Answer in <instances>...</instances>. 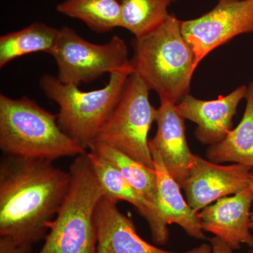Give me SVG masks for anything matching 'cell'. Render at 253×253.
I'll list each match as a JSON object with an SVG mask.
<instances>
[{
    "label": "cell",
    "mask_w": 253,
    "mask_h": 253,
    "mask_svg": "<svg viewBox=\"0 0 253 253\" xmlns=\"http://www.w3.org/2000/svg\"><path fill=\"white\" fill-rule=\"evenodd\" d=\"M56 61L58 80L63 84L79 86L130 67L126 42L114 36L104 44L85 41L73 28H60L59 38L51 54Z\"/></svg>",
    "instance_id": "52a82bcc"
},
{
    "label": "cell",
    "mask_w": 253,
    "mask_h": 253,
    "mask_svg": "<svg viewBox=\"0 0 253 253\" xmlns=\"http://www.w3.org/2000/svg\"><path fill=\"white\" fill-rule=\"evenodd\" d=\"M32 250L18 246L7 238L0 236V253H31Z\"/></svg>",
    "instance_id": "44dd1931"
},
{
    "label": "cell",
    "mask_w": 253,
    "mask_h": 253,
    "mask_svg": "<svg viewBox=\"0 0 253 253\" xmlns=\"http://www.w3.org/2000/svg\"><path fill=\"white\" fill-rule=\"evenodd\" d=\"M160 100L156 119L158 130L149 140V146L159 152L168 172L181 189L196 154L191 152L188 145L185 119L178 112L176 104L169 100Z\"/></svg>",
    "instance_id": "4fadbf2b"
},
{
    "label": "cell",
    "mask_w": 253,
    "mask_h": 253,
    "mask_svg": "<svg viewBox=\"0 0 253 253\" xmlns=\"http://www.w3.org/2000/svg\"><path fill=\"white\" fill-rule=\"evenodd\" d=\"M0 149L4 156L54 161L87 151L63 132L57 115L27 96L0 95Z\"/></svg>",
    "instance_id": "3957f363"
},
{
    "label": "cell",
    "mask_w": 253,
    "mask_h": 253,
    "mask_svg": "<svg viewBox=\"0 0 253 253\" xmlns=\"http://www.w3.org/2000/svg\"><path fill=\"white\" fill-rule=\"evenodd\" d=\"M149 148L157 176L158 208L166 224H177L191 237L206 239L197 213L184 200L180 186L168 172L161 154L155 148Z\"/></svg>",
    "instance_id": "9a60e30c"
},
{
    "label": "cell",
    "mask_w": 253,
    "mask_h": 253,
    "mask_svg": "<svg viewBox=\"0 0 253 253\" xmlns=\"http://www.w3.org/2000/svg\"><path fill=\"white\" fill-rule=\"evenodd\" d=\"M247 91L248 86H240L230 94L210 101L188 94L176 105V109L184 119L197 125L194 132L196 139L212 146L220 142L232 129L233 118Z\"/></svg>",
    "instance_id": "7c38bea8"
},
{
    "label": "cell",
    "mask_w": 253,
    "mask_h": 253,
    "mask_svg": "<svg viewBox=\"0 0 253 253\" xmlns=\"http://www.w3.org/2000/svg\"><path fill=\"white\" fill-rule=\"evenodd\" d=\"M87 154L105 194L118 201H126L132 205L147 221L155 244L160 246L167 244L169 229L160 210L132 187L109 161L92 151Z\"/></svg>",
    "instance_id": "5bb4252c"
},
{
    "label": "cell",
    "mask_w": 253,
    "mask_h": 253,
    "mask_svg": "<svg viewBox=\"0 0 253 253\" xmlns=\"http://www.w3.org/2000/svg\"><path fill=\"white\" fill-rule=\"evenodd\" d=\"M149 91L137 75L131 73L116 109L92 144L109 146L155 169L148 135L157 109L151 104Z\"/></svg>",
    "instance_id": "8992f818"
},
{
    "label": "cell",
    "mask_w": 253,
    "mask_h": 253,
    "mask_svg": "<svg viewBox=\"0 0 253 253\" xmlns=\"http://www.w3.org/2000/svg\"><path fill=\"white\" fill-rule=\"evenodd\" d=\"M118 203L105 194L96 208V253H212V246L208 244L183 253L171 252L150 244L137 234L131 219L119 211Z\"/></svg>",
    "instance_id": "30bf717a"
},
{
    "label": "cell",
    "mask_w": 253,
    "mask_h": 253,
    "mask_svg": "<svg viewBox=\"0 0 253 253\" xmlns=\"http://www.w3.org/2000/svg\"><path fill=\"white\" fill-rule=\"evenodd\" d=\"M69 188L38 253H96V211L105 191L87 152L70 166Z\"/></svg>",
    "instance_id": "277c9868"
},
{
    "label": "cell",
    "mask_w": 253,
    "mask_h": 253,
    "mask_svg": "<svg viewBox=\"0 0 253 253\" xmlns=\"http://www.w3.org/2000/svg\"><path fill=\"white\" fill-rule=\"evenodd\" d=\"M252 168L234 164L221 166L196 155L181 189L195 212L217 200L234 195L250 186Z\"/></svg>",
    "instance_id": "9c48e42d"
},
{
    "label": "cell",
    "mask_w": 253,
    "mask_h": 253,
    "mask_svg": "<svg viewBox=\"0 0 253 253\" xmlns=\"http://www.w3.org/2000/svg\"><path fill=\"white\" fill-rule=\"evenodd\" d=\"M59 33V28L35 22L20 31L4 35L0 38V68L31 53L51 54Z\"/></svg>",
    "instance_id": "e0dca14e"
},
{
    "label": "cell",
    "mask_w": 253,
    "mask_h": 253,
    "mask_svg": "<svg viewBox=\"0 0 253 253\" xmlns=\"http://www.w3.org/2000/svg\"><path fill=\"white\" fill-rule=\"evenodd\" d=\"M132 72L130 66L111 73L104 87L90 91L63 84L49 74L41 78L40 86L46 97L59 106L58 124L63 132L87 151L116 109Z\"/></svg>",
    "instance_id": "5b68a950"
},
{
    "label": "cell",
    "mask_w": 253,
    "mask_h": 253,
    "mask_svg": "<svg viewBox=\"0 0 253 253\" xmlns=\"http://www.w3.org/2000/svg\"><path fill=\"white\" fill-rule=\"evenodd\" d=\"M176 0H120L121 28L140 38L164 23L169 6Z\"/></svg>",
    "instance_id": "ffe728a7"
},
{
    "label": "cell",
    "mask_w": 253,
    "mask_h": 253,
    "mask_svg": "<svg viewBox=\"0 0 253 253\" xmlns=\"http://www.w3.org/2000/svg\"><path fill=\"white\" fill-rule=\"evenodd\" d=\"M70 181L69 172L52 161L4 156L0 163V236L30 249L45 239Z\"/></svg>",
    "instance_id": "6da1fadb"
},
{
    "label": "cell",
    "mask_w": 253,
    "mask_h": 253,
    "mask_svg": "<svg viewBox=\"0 0 253 253\" xmlns=\"http://www.w3.org/2000/svg\"><path fill=\"white\" fill-rule=\"evenodd\" d=\"M253 204L250 186L232 196L217 200L197 213L203 231L219 238L234 251L244 244L253 248L251 232Z\"/></svg>",
    "instance_id": "8fae6325"
},
{
    "label": "cell",
    "mask_w": 253,
    "mask_h": 253,
    "mask_svg": "<svg viewBox=\"0 0 253 253\" xmlns=\"http://www.w3.org/2000/svg\"><path fill=\"white\" fill-rule=\"evenodd\" d=\"M88 150L109 161L132 187L159 209L156 169L147 167L121 151L104 145L92 144Z\"/></svg>",
    "instance_id": "d6986e66"
},
{
    "label": "cell",
    "mask_w": 253,
    "mask_h": 253,
    "mask_svg": "<svg viewBox=\"0 0 253 253\" xmlns=\"http://www.w3.org/2000/svg\"><path fill=\"white\" fill-rule=\"evenodd\" d=\"M56 11L83 21L97 33L121 28L120 0H64L56 6Z\"/></svg>",
    "instance_id": "ac0fdd59"
},
{
    "label": "cell",
    "mask_w": 253,
    "mask_h": 253,
    "mask_svg": "<svg viewBox=\"0 0 253 253\" xmlns=\"http://www.w3.org/2000/svg\"><path fill=\"white\" fill-rule=\"evenodd\" d=\"M209 241L212 246V253H234V250L217 236L211 238Z\"/></svg>",
    "instance_id": "7402d4cb"
},
{
    "label": "cell",
    "mask_w": 253,
    "mask_h": 253,
    "mask_svg": "<svg viewBox=\"0 0 253 253\" xmlns=\"http://www.w3.org/2000/svg\"><path fill=\"white\" fill-rule=\"evenodd\" d=\"M250 187L252 190L253 194V169L251 173V181H250ZM251 229H253V211L251 214Z\"/></svg>",
    "instance_id": "603a6c76"
},
{
    "label": "cell",
    "mask_w": 253,
    "mask_h": 253,
    "mask_svg": "<svg viewBox=\"0 0 253 253\" xmlns=\"http://www.w3.org/2000/svg\"><path fill=\"white\" fill-rule=\"evenodd\" d=\"M246 106L241 122L217 144L210 146L207 158L220 164L234 163L253 169V81L248 86Z\"/></svg>",
    "instance_id": "2e32d148"
},
{
    "label": "cell",
    "mask_w": 253,
    "mask_h": 253,
    "mask_svg": "<svg viewBox=\"0 0 253 253\" xmlns=\"http://www.w3.org/2000/svg\"><path fill=\"white\" fill-rule=\"evenodd\" d=\"M246 253H253V248H251V249H250Z\"/></svg>",
    "instance_id": "d4e9b609"
},
{
    "label": "cell",
    "mask_w": 253,
    "mask_h": 253,
    "mask_svg": "<svg viewBox=\"0 0 253 253\" xmlns=\"http://www.w3.org/2000/svg\"><path fill=\"white\" fill-rule=\"evenodd\" d=\"M181 31L195 55V67L211 51L235 37L253 33V0L218 1L199 18L181 21Z\"/></svg>",
    "instance_id": "ba28073f"
},
{
    "label": "cell",
    "mask_w": 253,
    "mask_h": 253,
    "mask_svg": "<svg viewBox=\"0 0 253 253\" xmlns=\"http://www.w3.org/2000/svg\"><path fill=\"white\" fill-rule=\"evenodd\" d=\"M239 1V0H218V1Z\"/></svg>",
    "instance_id": "cb8c5ba5"
},
{
    "label": "cell",
    "mask_w": 253,
    "mask_h": 253,
    "mask_svg": "<svg viewBox=\"0 0 253 253\" xmlns=\"http://www.w3.org/2000/svg\"><path fill=\"white\" fill-rule=\"evenodd\" d=\"M130 60L133 73L160 99L177 104L189 94L196 71L195 55L181 31V21L174 15L154 31L134 38Z\"/></svg>",
    "instance_id": "7a4b0ae2"
}]
</instances>
